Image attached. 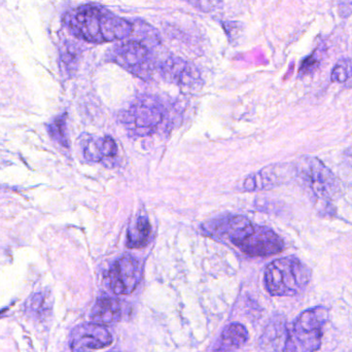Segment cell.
Instances as JSON below:
<instances>
[{
	"label": "cell",
	"instance_id": "8",
	"mask_svg": "<svg viewBox=\"0 0 352 352\" xmlns=\"http://www.w3.org/2000/svg\"><path fill=\"white\" fill-rule=\"evenodd\" d=\"M142 275L140 262L134 256L125 254L113 263L107 275V283L116 295H130L138 287Z\"/></svg>",
	"mask_w": 352,
	"mask_h": 352
},
{
	"label": "cell",
	"instance_id": "13",
	"mask_svg": "<svg viewBox=\"0 0 352 352\" xmlns=\"http://www.w3.org/2000/svg\"><path fill=\"white\" fill-rule=\"evenodd\" d=\"M121 314L120 302L115 298L102 296L98 298L93 307L91 320L95 324L107 326L119 322Z\"/></svg>",
	"mask_w": 352,
	"mask_h": 352
},
{
	"label": "cell",
	"instance_id": "17",
	"mask_svg": "<svg viewBox=\"0 0 352 352\" xmlns=\"http://www.w3.org/2000/svg\"><path fill=\"white\" fill-rule=\"evenodd\" d=\"M352 78V59H343L335 65L331 76L334 82H344Z\"/></svg>",
	"mask_w": 352,
	"mask_h": 352
},
{
	"label": "cell",
	"instance_id": "2",
	"mask_svg": "<svg viewBox=\"0 0 352 352\" xmlns=\"http://www.w3.org/2000/svg\"><path fill=\"white\" fill-rule=\"evenodd\" d=\"M65 23L78 38L92 43L123 41L134 30L129 21L97 6H82L70 10Z\"/></svg>",
	"mask_w": 352,
	"mask_h": 352
},
{
	"label": "cell",
	"instance_id": "4",
	"mask_svg": "<svg viewBox=\"0 0 352 352\" xmlns=\"http://www.w3.org/2000/svg\"><path fill=\"white\" fill-rule=\"evenodd\" d=\"M329 310L324 306L310 308L300 314L285 339L283 352H316L322 346Z\"/></svg>",
	"mask_w": 352,
	"mask_h": 352
},
{
	"label": "cell",
	"instance_id": "7",
	"mask_svg": "<svg viewBox=\"0 0 352 352\" xmlns=\"http://www.w3.org/2000/svg\"><path fill=\"white\" fill-rule=\"evenodd\" d=\"M296 170L318 200H330L336 195L338 188L336 177L318 159L311 157L303 159Z\"/></svg>",
	"mask_w": 352,
	"mask_h": 352
},
{
	"label": "cell",
	"instance_id": "1",
	"mask_svg": "<svg viewBox=\"0 0 352 352\" xmlns=\"http://www.w3.org/2000/svg\"><path fill=\"white\" fill-rule=\"evenodd\" d=\"M211 234L226 238L250 256H270L285 248V242L273 230L254 225L248 217H227L206 226Z\"/></svg>",
	"mask_w": 352,
	"mask_h": 352
},
{
	"label": "cell",
	"instance_id": "18",
	"mask_svg": "<svg viewBox=\"0 0 352 352\" xmlns=\"http://www.w3.org/2000/svg\"><path fill=\"white\" fill-rule=\"evenodd\" d=\"M322 49H318L311 56L306 58L302 62L301 67H300V76H307V74H312L316 68L320 65L322 62Z\"/></svg>",
	"mask_w": 352,
	"mask_h": 352
},
{
	"label": "cell",
	"instance_id": "11",
	"mask_svg": "<svg viewBox=\"0 0 352 352\" xmlns=\"http://www.w3.org/2000/svg\"><path fill=\"white\" fill-rule=\"evenodd\" d=\"M295 173V167L289 164L271 165L244 178L241 190L244 192L269 190L289 182Z\"/></svg>",
	"mask_w": 352,
	"mask_h": 352
},
{
	"label": "cell",
	"instance_id": "19",
	"mask_svg": "<svg viewBox=\"0 0 352 352\" xmlns=\"http://www.w3.org/2000/svg\"><path fill=\"white\" fill-rule=\"evenodd\" d=\"M184 1L203 12H214L223 3V0H184Z\"/></svg>",
	"mask_w": 352,
	"mask_h": 352
},
{
	"label": "cell",
	"instance_id": "21",
	"mask_svg": "<svg viewBox=\"0 0 352 352\" xmlns=\"http://www.w3.org/2000/svg\"><path fill=\"white\" fill-rule=\"evenodd\" d=\"M351 352H352V351Z\"/></svg>",
	"mask_w": 352,
	"mask_h": 352
},
{
	"label": "cell",
	"instance_id": "6",
	"mask_svg": "<svg viewBox=\"0 0 352 352\" xmlns=\"http://www.w3.org/2000/svg\"><path fill=\"white\" fill-rule=\"evenodd\" d=\"M162 103L156 97L146 96L136 100L121 117L122 123L136 136L152 135L164 120Z\"/></svg>",
	"mask_w": 352,
	"mask_h": 352
},
{
	"label": "cell",
	"instance_id": "12",
	"mask_svg": "<svg viewBox=\"0 0 352 352\" xmlns=\"http://www.w3.org/2000/svg\"><path fill=\"white\" fill-rule=\"evenodd\" d=\"M82 148L85 158L95 163L113 160L119 154L117 142L111 136H104V138L84 136L82 140Z\"/></svg>",
	"mask_w": 352,
	"mask_h": 352
},
{
	"label": "cell",
	"instance_id": "10",
	"mask_svg": "<svg viewBox=\"0 0 352 352\" xmlns=\"http://www.w3.org/2000/svg\"><path fill=\"white\" fill-rule=\"evenodd\" d=\"M161 76L167 82L184 89H199L202 78L198 68L179 57H169L161 63Z\"/></svg>",
	"mask_w": 352,
	"mask_h": 352
},
{
	"label": "cell",
	"instance_id": "14",
	"mask_svg": "<svg viewBox=\"0 0 352 352\" xmlns=\"http://www.w3.org/2000/svg\"><path fill=\"white\" fill-rule=\"evenodd\" d=\"M152 239V225L146 215L136 217L127 231V246L129 248H144Z\"/></svg>",
	"mask_w": 352,
	"mask_h": 352
},
{
	"label": "cell",
	"instance_id": "16",
	"mask_svg": "<svg viewBox=\"0 0 352 352\" xmlns=\"http://www.w3.org/2000/svg\"><path fill=\"white\" fill-rule=\"evenodd\" d=\"M66 113L56 118L54 122H52L47 128L50 135L55 142L61 146L68 148V135H67V124H66Z\"/></svg>",
	"mask_w": 352,
	"mask_h": 352
},
{
	"label": "cell",
	"instance_id": "15",
	"mask_svg": "<svg viewBox=\"0 0 352 352\" xmlns=\"http://www.w3.org/2000/svg\"><path fill=\"white\" fill-rule=\"evenodd\" d=\"M248 339V332L241 324H232L221 333L217 342V351L228 352L235 351L245 344Z\"/></svg>",
	"mask_w": 352,
	"mask_h": 352
},
{
	"label": "cell",
	"instance_id": "9",
	"mask_svg": "<svg viewBox=\"0 0 352 352\" xmlns=\"http://www.w3.org/2000/svg\"><path fill=\"white\" fill-rule=\"evenodd\" d=\"M113 341V335L104 326L86 322L74 329L69 345L72 352H89L109 347Z\"/></svg>",
	"mask_w": 352,
	"mask_h": 352
},
{
	"label": "cell",
	"instance_id": "20",
	"mask_svg": "<svg viewBox=\"0 0 352 352\" xmlns=\"http://www.w3.org/2000/svg\"><path fill=\"white\" fill-rule=\"evenodd\" d=\"M74 47H64L63 53L61 54L62 65L66 70H70L76 64L78 54L74 51Z\"/></svg>",
	"mask_w": 352,
	"mask_h": 352
},
{
	"label": "cell",
	"instance_id": "5",
	"mask_svg": "<svg viewBox=\"0 0 352 352\" xmlns=\"http://www.w3.org/2000/svg\"><path fill=\"white\" fill-rule=\"evenodd\" d=\"M109 57L111 62L142 80H151L156 70L152 51L142 41L119 43L111 49Z\"/></svg>",
	"mask_w": 352,
	"mask_h": 352
},
{
	"label": "cell",
	"instance_id": "3",
	"mask_svg": "<svg viewBox=\"0 0 352 352\" xmlns=\"http://www.w3.org/2000/svg\"><path fill=\"white\" fill-rule=\"evenodd\" d=\"M310 279L311 270L296 256L273 261L264 273L267 291L276 297H291L302 293L309 285Z\"/></svg>",
	"mask_w": 352,
	"mask_h": 352
}]
</instances>
